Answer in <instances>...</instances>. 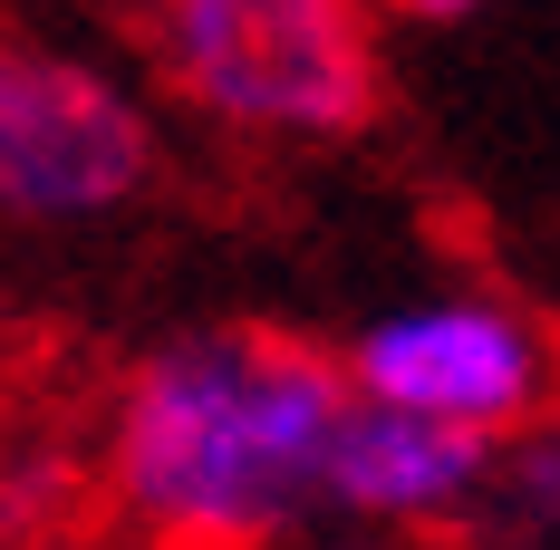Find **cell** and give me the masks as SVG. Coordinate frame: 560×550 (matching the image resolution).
<instances>
[{
	"mask_svg": "<svg viewBox=\"0 0 560 550\" xmlns=\"http://www.w3.org/2000/svg\"><path fill=\"white\" fill-rule=\"evenodd\" d=\"M368 10H396V20H416V30H454V20H474L483 0H368Z\"/></svg>",
	"mask_w": 560,
	"mask_h": 550,
	"instance_id": "cell-6",
	"label": "cell"
},
{
	"mask_svg": "<svg viewBox=\"0 0 560 550\" xmlns=\"http://www.w3.org/2000/svg\"><path fill=\"white\" fill-rule=\"evenodd\" d=\"M348 386L271 329H194L136 358L107 416L116 502L174 550H271L319 512Z\"/></svg>",
	"mask_w": 560,
	"mask_h": 550,
	"instance_id": "cell-1",
	"label": "cell"
},
{
	"mask_svg": "<svg viewBox=\"0 0 560 550\" xmlns=\"http://www.w3.org/2000/svg\"><path fill=\"white\" fill-rule=\"evenodd\" d=\"M271 550H387V541H377V531H348V522H338V531H310V522H300V531H280Z\"/></svg>",
	"mask_w": 560,
	"mask_h": 550,
	"instance_id": "cell-7",
	"label": "cell"
},
{
	"mask_svg": "<svg viewBox=\"0 0 560 550\" xmlns=\"http://www.w3.org/2000/svg\"><path fill=\"white\" fill-rule=\"evenodd\" d=\"M348 406H387L416 425H445L474 444H512L541 425L551 396V338L541 319L483 290V280H445V290H406L387 309H368L348 358H329Z\"/></svg>",
	"mask_w": 560,
	"mask_h": 550,
	"instance_id": "cell-3",
	"label": "cell"
},
{
	"mask_svg": "<svg viewBox=\"0 0 560 550\" xmlns=\"http://www.w3.org/2000/svg\"><path fill=\"white\" fill-rule=\"evenodd\" d=\"M493 464L503 444L445 435V425H416L387 406H338L329 464H319V512H338L348 531H454L474 512H493Z\"/></svg>",
	"mask_w": 560,
	"mask_h": 550,
	"instance_id": "cell-5",
	"label": "cell"
},
{
	"mask_svg": "<svg viewBox=\"0 0 560 550\" xmlns=\"http://www.w3.org/2000/svg\"><path fill=\"white\" fill-rule=\"evenodd\" d=\"M20 512V483H10V454H0V522Z\"/></svg>",
	"mask_w": 560,
	"mask_h": 550,
	"instance_id": "cell-8",
	"label": "cell"
},
{
	"mask_svg": "<svg viewBox=\"0 0 560 550\" xmlns=\"http://www.w3.org/2000/svg\"><path fill=\"white\" fill-rule=\"evenodd\" d=\"M155 184V116L97 58L0 39V222L78 232Z\"/></svg>",
	"mask_w": 560,
	"mask_h": 550,
	"instance_id": "cell-4",
	"label": "cell"
},
{
	"mask_svg": "<svg viewBox=\"0 0 560 550\" xmlns=\"http://www.w3.org/2000/svg\"><path fill=\"white\" fill-rule=\"evenodd\" d=\"M155 78L203 126L319 145L377 107L368 0H155Z\"/></svg>",
	"mask_w": 560,
	"mask_h": 550,
	"instance_id": "cell-2",
	"label": "cell"
}]
</instances>
